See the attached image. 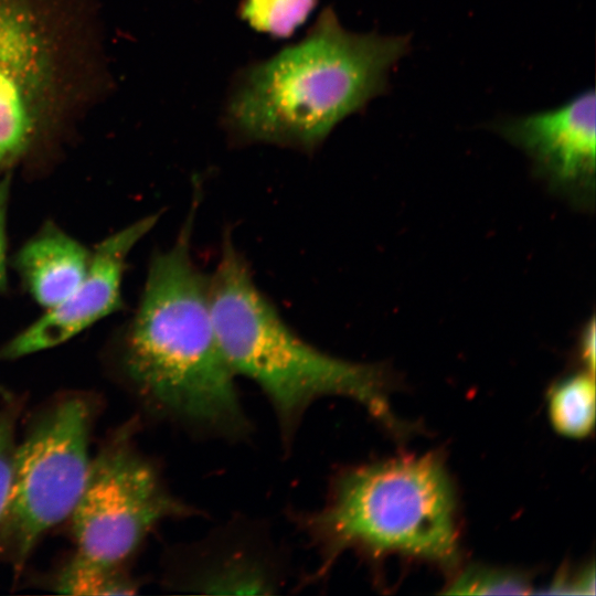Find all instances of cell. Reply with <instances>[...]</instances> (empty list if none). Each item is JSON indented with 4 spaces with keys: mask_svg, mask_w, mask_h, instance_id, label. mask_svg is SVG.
I'll return each mask as SVG.
<instances>
[{
    "mask_svg": "<svg viewBox=\"0 0 596 596\" xmlns=\"http://www.w3.org/2000/svg\"><path fill=\"white\" fill-rule=\"evenodd\" d=\"M136 428H120L92 457L70 518L77 552L123 566L162 522L203 514L170 490L160 466L137 447Z\"/></svg>",
    "mask_w": 596,
    "mask_h": 596,
    "instance_id": "obj_7",
    "label": "cell"
},
{
    "mask_svg": "<svg viewBox=\"0 0 596 596\" xmlns=\"http://www.w3.org/2000/svg\"><path fill=\"white\" fill-rule=\"evenodd\" d=\"M199 199L173 245L153 255L137 309L119 336L116 364L151 417L192 437L237 443L254 427L216 336L209 277L191 253Z\"/></svg>",
    "mask_w": 596,
    "mask_h": 596,
    "instance_id": "obj_1",
    "label": "cell"
},
{
    "mask_svg": "<svg viewBox=\"0 0 596 596\" xmlns=\"http://www.w3.org/2000/svg\"><path fill=\"white\" fill-rule=\"evenodd\" d=\"M11 188V173H7L0 178V292L8 287V269H7V212Z\"/></svg>",
    "mask_w": 596,
    "mask_h": 596,
    "instance_id": "obj_18",
    "label": "cell"
},
{
    "mask_svg": "<svg viewBox=\"0 0 596 596\" xmlns=\"http://www.w3.org/2000/svg\"><path fill=\"white\" fill-rule=\"evenodd\" d=\"M581 355L586 371L594 374L595 370V321L594 318L585 326L581 337Z\"/></svg>",
    "mask_w": 596,
    "mask_h": 596,
    "instance_id": "obj_19",
    "label": "cell"
},
{
    "mask_svg": "<svg viewBox=\"0 0 596 596\" xmlns=\"http://www.w3.org/2000/svg\"><path fill=\"white\" fill-rule=\"evenodd\" d=\"M92 253L52 222L17 252L13 267L34 301L45 310L67 298L86 275Z\"/></svg>",
    "mask_w": 596,
    "mask_h": 596,
    "instance_id": "obj_11",
    "label": "cell"
},
{
    "mask_svg": "<svg viewBox=\"0 0 596 596\" xmlns=\"http://www.w3.org/2000/svg\"><path fill=\"white\" fill-rule=\"evenodd\" d=\"M286 582V554L268 525L243 517L171 549L164 573V584L181 593L275 595Z\"/></svg>",
    "mask_w": 596,
    "mask_h": 596,
    "instance_id": "obj_8",
    "label": "cell"
},
{
    "mask_svg": "<svg viewBox=\"0 0 596 596\" xmlns=\"http://www.w3.org/2000/svg\"><path fill=\"white\" fill-rule=\"evenodd\" d=\"M546 594H590L595 593L593 564L577 571H562L549 586Z\"/></svg>",
    "mask_w": 596,
    "mask_h": 596,
    "instance_id": "obj_17",
    "label": "cell"
},
{
    "mask_svg": "<svg viewBox=\"0 0 596 596\" xmlns=\"http://www.w3.org/2000/svg\"><path fill=\"white\" fill-rule=\"evenodd\" d=\"M532 592L530 577L515 570L470 565L447 585L446 594L523 595Z\"/></svg>",
    "mask_w": 596,
    "mask_h": 596,
    "instance_id": "obj_15",
    "label": "cell"
},
{
    "mask_svg": "<svg viewBox=\"0 0 596 596\" xmlns=\"http://www.w3.org/2000/svg\"><path fill=\"white\" fill-rule=\"evenodd\" d=\"M0 396H2L7 401H12L11 394L1 384H0Z\"/></svg>",
    "mask_w": 596,
    "mask_h": 596,
    "instance_id": "obj_20",
    "label": "cell"
},
{
    "mask_svg": "<svg viewBox=\"0 0 596 596\" xmlns=\"http://www.w3.org/2000/svg\"><path fill=\"white\" fill-rule=\"evenodd\" d=\"M318 0H242L238 14L255 31L289 38L310 15Z\"/></svg>",
    "mask_w": 596,
    "mask_h": 596,
    "instance_id": "obj_14",
    "label": "cell"
},
{
    "mask_svg": "<svg viewBox=\"0 0 596 596\" xmlns=\"http://www.w3.org/2000/svg\"><path fill=\"white\" fill-rule=\"evenodd\" d=\"M18 408L11 405L0 409V519L4 511L17 448Z\"/></svg>",
    "mask_w": 596,
    "mask_h": 596,
    "instance_id": "obj_16",
    "label": "cell"
},
{
    "mask_svg": "<svg viewBox=\"0 0 596 596\" xmlns=\"http://www.w3.org/2000/svg\"><path fill=\"white\" fill-rule=\"evenodd\" d=\"M157 220L158 215L142 217L100 242L91 255L85 277L74 291L6 342L0 348V361L52 349L119 310L126 259Z\"/></svg>",
    "mask_w": 596,
    "mask_h": 596,
    "instance_id": "obj_10",
    "label": "cell"
},
{
    "mask_svg": "<svg viewBox=\"0 0 596 596\" xmlns=\"http://www.w3.org/2000/svg\"><path fill=\"white\" fill-rule=\"evenodd\" d=\"M221 252L209 277L216 336L234 374L253 381L267 397L285 453L308 408L329 396L359 403L393 434L407 432L391 407V379L383 366L334 356L300 338L258 289L227 235Z\"/></svg>",
    "mask_w": 596,
    "mask_h": 596,
    "instance_id": "obj_4",
    "label": "cell"
},
{
    "mask_svg": "<svg viewBox=\"0 0 596 596\" xmlns=\"http://www.w3.org/2000/svg\"><path fill=\"white\" fill-rule=\"evenodd\" d=\"M51 586L64 595H134L140 583L123 565L102 562L76 551L60 567Z\"/></svg>",
    "mask_w": 596,
    "mask_h": 596,
    "instance_id": "obj_12",
    "label": "cell"
},
{
    "mask_svg": "<svg viewBox=\"0 0 596 596\" xmlns=\"http://www.w3.org/2000/svg\"><path fill=\"white\" fill-rule=\"evenodd\" d=\"M109 87L100 0H0V178L51 157Z\"/></svg>",
    "mask_w": 596,
    "mask_h": 596,
    "instance_id": "obj_3",
    "label": "cell"
},
{
    "mask_svg": "<svg viewBox=\"0 0 596 596\" xmlns=\"http://www.w3.org/2000/svg\"><path fill=\"white\" fill-rule=\"evenodd\" d=\"M319 563L321 582L345 552L379 560L400 554L451 568L459 560L454 482L437 455H402L336 471L322 507L292 511Z\"/></svg>",
    "mask_w": 596,
    "mask_h": 596,
    "instance_id": "obj_5",
    "label": "cell"
},
{
    "mask_svg": "<svg viewBox=\"0 0 596 596\" xmlns=\"http://www.w3.org/2000/svg\"><path fill=\"white\" fill-rule=\"evenodd\" d=\"M553 428L570 438H584L595 425L594 374L585 371L554 384L547 395Z\"/></svg>",
    "mask_w": 596,
    "mask_h": 596,
    "instance_id": "obj_13",
    "label": "cell"
},
{
    "mask_svg": "<svg viewBox=\"0 0 596 596\" xmlns=\"http://www.w3.org/2000/svg\"><path fill=\"white\" fill-rule=\"evenodd\" d=\"M595 105V93L589 89L555 109L508 117L492 127L532 159L552 189L577 202H593Z\"/></svg>",
    "mask_w": 596,
    "mask_h": 596,
    "instance_id": "obj_9",
    "label": "cell"
},
{
    "mask_svg": "<svg viewBox=\"0 0 596 596\" xmlns=\"http://www.w3.org/2000/svg\"><path fill=\"white\" fill-rule=\"evenodd\" d=\"M95 413L88 395H62L32 421L17 444L0 519L1 563L20 571L42 536L71 518L88 475Z\"/></svg>",
    "mask_w": 596,
    "mask_h": 596,
    "instance_id": "obj_6",
    "label": "cell"
},
{
    "mask_svg": "<svg viewBox=\"0 0 596 596\" xmlns=\"http://www.w3.org/2000/svg\"><path fill=\"white\" fill-rule=\"evenodd\" d=\"M409 36L344 29L324 8L306 35L234 75L222 121L236 145L267 143L311 153L348 116L384 94Z\"/></svg>",
    "mask_w": 596,
    "mask_h": 596,
    "instance_id": "obj_2",
    "label": "cell"
}]
</instances>
